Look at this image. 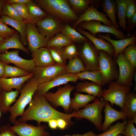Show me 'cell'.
Here are the masks:
<instances>
[{"label":"cell","instance_id":"cell-39","mask_svg":"<svg viewBox=\"0 0 136 136\" xmlns=\"http://www.w3.org/2000/svg\"><path fill=\"white\" fill-rule=\"evenodd\" d=\"M48 48L55 63L66 66L67 59L64 53V47H52Z\"/></svg>","mask_w":136,"mask_h":136},{"label":"cell","instance_id":"cell-36","mask_svg":"<svg viewBox=\"0 0 136 136\" xmlns=\"http://www.w3.org/2000/svg\"><path fill=\"white\" fill-rule=\"evenodd\" d=\"M86 70L78 56L69 60L65 66V73L76 74Z\"/></svg>","mask_w":136,"mask_h":136},{"label":"cell","instance_id":"cell-31","mask_svg":"<svg viewBox=\"0 0 136 136\" xmlns=\"http://www.w3.org/2000/svg\"><path fill=\"white\" fill-rule=\"evenodd\" d=\"M103 11L106 13L112 25L118 29L119 26L116 20L117 12L116 2L114 0H103L101 1L100 4Z\"/></svg>","mask_w":136,"mask_h":136},{"label":"cell","instance_id":"cell-54","mask_svg":"<svg viewBox=\"0 0 136 136\" xmlns=\"http://www.w3.org/2000/svg\"><path fill=\"white\" fill-rule=\"evenodd\" d=\"M5 64L0 60V77H2L4 74Z\"/></svg>","mask_w":136,"mask_h":136},{"label":"cell","instance_id":"cell-4","mask_svg":"<svg viewBox=\"0 0 136 136\" xmlns=\"http://www.w3.org/2000/svg\"><path fill=\"white\" fill-rule=\"evenodd\" d=\"M75 89V86L67 83L54 93L48 92L43 95L53 107H61L65 113H69L72 110L70 107L71 93Z\"/></svg>","mask_w":136,"mask_h":136},{"label":"cell","instance_id":"cell-5","mask_svg":"<svg viewBox=\"0 0 136 136\" xmlns=\"http://www.w3.org/2000/svg\"><path fill=\"white\" fill-rule=\"evenodd\" d=\"M78 51L77 56L82 61L86 70H99V51L88 40L82 43Z\"/></svg>","mask_w":136,"mask_h":136},{"label":"cell","instance_id":"cell-14","mask_svg":"<svg viewBox=\"0 0 136 136\" xmlns=\"http://www.w3.org/2000/svg\"><path fill=\"white\" fill-rule=\"evenodd\" d=\"M26 30L28 49L31 52L46 47L48 41L40 32L36 24L26 23Z\"/></svg>","mask_w":136,"mask_h":136},{"label":"cell","instance_id":"cell-30","mask_svg":"<svg viewBox=\"0 0 136 136\" xmlns=\"http://www.w3.org/2000/svg\"><path fill=\"white\" fill-rule=\"evenodd\" d=\"M25 4L29 15L35 24L47 16L46 12L33 0H29Z\"/></svg>","mask_w":136,"mask_h":136},{"label":"cell","instance_id":"cell-49","mask_svg":"<svg viewBox=\"0 0 136 136\" xmlns=\"http://www.w3.org/2000/svg\"><path fill=\"white\" fill-rule=\"evenodd\" d=\"M126 21V24L127 26L126 27V31L128 33L130 32L136 26V13L129 20Z\"/></svg>","mask_w":136,"mask_h":136},{"label":"cell","instance_id":"cell-60","mask_svg":"<svg viewBox=\"0 0 136 136\" xmlns=\"http://www.w3.org/2000/svg\"><path fill=\"white\" fill-rule=\"evenodd\" d=\"M2 90L0 88V94L1 93V92L2 91Z\"/></svg>","mask_w":136,"mask_h":136},{"label":"cell","instance_id":"cell-11","mask_svg":"<svg viewBox=\"0 0 136 136\" xmlns=\"http://www.w3.org/2000/svg\"><path fill=\"white\" fill-rule=\"evenodd\" d=\"M14 124L10 128L18 136H49V132L46 130L47 126L45 125L35 126L17 120Z\"/></svg>","mask_w":136,"mask_h":136},{"label":"cell","instance_id":"cell-9","mask_svg":"<svg viewBox=\"0 0 136 136\" xmlns=\"http://www.w3.org/2000/svg\"><path fill=\"white\" fill-rule=\"evenodd\" d=\"M79 27L83 30H87L90 31L92 35L95 36L96 34L101 32L111 33L118 39L121 40L127 38L122 31L116 28L112 25L108 26L101 24L98 21L94 20L88 21H84L78 25Z\"/></svg>","mask_w":136,"mask_h":136},{"label":"cell","instance_id":"cell-41","mask_svg":"<svg viewBox=\"0 0 136 136\" xmlns=\"http://www.w3.org/2000/svg\"><path fill=\"white\" fill-rule=\"evenodd\" d=\"M126 59L134 68L136 67V45L135 44L131 45L123 52Z\"/></svg>","mask_w":136,"mask_h":136},{"label":"cell","instance_id":"cell-12","mask_svg":"<svg viewBox=\"0 0 136 136\" xmlns=\"http://www.w3.org/2000/svg\"><path fill=\"white\" fill-rule=\"evenodd\" d=\"M19 52L17 50L0 54V60L5 64H13L29 73L32 72L36 66L33 60L21 58L19 55Z\"/></svg>","mask_w":136,"mask_h":136},{"label":"cell","instance_id":"cell-25","mask_svg":"<svg viewBox=\"0 0 136 136\" xmlns=\"http://www.w3.org/2000/svg\"><path fill=\"white\" fill-rule=\"evenodd\" d=\"M4 21L15 28L18 32L20 36L21 41L24 46L28 45L26 33V24L24 21L17 20L11 18L2 14L1 17Z\"/></svg>","mask_w":136,"mask_h":136},{"label":"cell","instance_id":"cell-28","mask_svg":"<svg viewBox=\"0 0 136 136\" xmlns=\"http://www.w3.org/2000/svg\"><path fill=\"white\" fill-rule=\"evenodd\" d=\"M33 1L43 9L47 14L52 16L59 20V0Z\"/></svg>","mask_w":136,"mask_h":136},{"label":"cell","instance_id":"cell-8","mask_svg":"<svg viewBox=\"0 0 136 136\" xmlns=\"http://www.w3.org/2000/svg\"><path fill=\"white\" fill-rule=\"evenodd\" d=\"M116 59L119 69L116 82L120 84L130 87L132 86L133 80L136 74L135 68L129 63L123 52L119 54Z\"/></svg>","mask_w":136,"mask_h":136},{"label":"cell","instance_id":"cell-57","mask_svg":"<svg viewBox=\"0 0 136 136\" xmlns=\"http://www.w3.org/2000/svg\"><path fill=\"white\" fill-rule=\"evenodd\" d=\"M5 40V39L0 37V44L4 42Z\"/></svg>","mask_w":136,"mask_h":136},{"label":"cell","instance_id":"cell-33","mask_svg":"<svg viewBox=\"0 0 136 136\" xmlns=\"http://www.w3.org/2000/svg\"><path fill=\"white\" fill-rule=\"evenodd\" d=\"M60 32L73 42L81 43L88 40L69 24H66L63 26Z\"/></svg>","mask_w":136,"mask_h":136},{"label":"cell","instance_id":"cell-23","mask_svg":"<svg viewBox=\"0 0 136 136\" xmlns=\"http://www.w3.org/2000/svg\"><path fill=\"white\" fill-rule=\"evenodd\" d=\"M75 89L77 92L86 93L98 98L101 96L103 90L101 85L92 82L86 81L78 83Z\"/></svg>","mask_w":136,"mask_h":136},{"label":"cell","instance_id":"cell-2","mask_svg":"<svg viewBox=\"0 0 136 136\" xmlns=\"http://www.w3.org/2000/svg\"><path fill=\"white\" fill-rule=\"evenodd\" d=\"M39 84L37 79L33 77L23 86L19 97L9 110L10 113L9 119L12 123L14 124L16 118L22 115L26 106L32 100Z\"/></svg>","mask_w":136,"mask_h":136},{"label":"cell","instance_id":"cell-17","mask_svg":"<svg viewBox=\"0 0 136 136\" xmlns=\"http://www.w3.org/2000/svg\"><path fill=\"white\" fill-rule=\"evenodd\" d=\"M96 35L99 38L107 41L112 44L114 50L113 57L115 59H116L119 53L122 52L128 46L135 44L136 42V36L135 35H132L129 37L118 40L111 38L108 33L103 35L100 33H98Z\"/></svg>","mask_w":136,"mask_h":136},{"label":"cell","instance_id":"cell-46","mask_svg":"<svg viewBox=\"0 0 136 136\" xmlns=\"http://www.w3.org/2000/svg\"><path fill=\"white\" fill-rule=\"evenodd\" d=\"M121 134L123 136H136V128L130 119L128 118L127 123Z\"/></svg>","mask_w":136,"mask_h":136},{"label":"cell","instance_id":"cell-38","mask_svg":"<svg viewBox=\"0 0 136 136\" xmlns=\"http://www.w3.org/2000/svg\"><path fill=\"white\" fill-rule=\"evenodd\" d=\"M30 73L17 66L5 64L4 73L2 77L7 78L8 77H22L27 76Z\"/></svg>","mask_w":136,"mask_h":136},{"label":"cell","instance_id":"cell-48","mask_svg":"<svg viewBox=\"0 0 136 136\" xmlns=\"http://www.w3.org/2000/svg\"><path fill=\"white\" fill-rule=\"evenodd\" d=\"M10 124L2 126L0 129V136H18L10 128Z\"/></svg>","mask_w":136,"mask_h":136},{"label":"cell","instance_id":"cell-19","mask_svg":"<svg viewBox=\"0 0 136 136\" xmlns=\"http://www.w3.org/2000/svg\"><path fill=\"white\" fill-rule=\"evenodd\" d=\"M33 77V74L31 72L27 76L22 77H0V88L7 92L11 91L13 89L20 91L24 83Z\"/></svg>","mask_w":136,"mask_h":136},{"label":"cell","instance_id":"cell-22","mask_svg":"<svg viewBox=\"0 0 136 136\" xmlns=\"http://www.w3.org/2000/svg\"><path fill=\"white\" fill-rule=\"evenodd\" d=\"M10 49L20 50L28 54H29L28 49L21 43L20 34L17 31L11 37L5 39L0 44V54L3 53Z\"/></svg>","mask_w":136,"mask_h":136},{"label":"cell","instance_id":"cell-40","mask_svg":"<svg viewBox=\"0 0 136 136\" xmlns=\"http://www.w3.org/2000/svg\"><path fill=\"white\" fill-rule=\"evenodd\" d=\"M127 122V120H123L121 122H118L114 125H111L106 131L97 134V136H118L124 130Z\"/></svg>","mask_w":136,"mask_h":136},{"label":"cell","instance_id":"cell-10","mask_svg":"<svg viewBox=\"0 0 136 136\" xmlns=\"http://www.w3.org/2000/svg\"><path fill=\"white\" fill-rule=\"evenodd\" d=\"M65 66L56 63L42 67L36 66L32 73L40 84L49 81L57 76L65 73Z\"/></svg>","mask_w":136,"mask_h":136},{"label":"cell","instance_id":"cell-59","mask_svg":"<svg viewBox=\"0 0 136 136\" xmlns=\"http://www.w3.org/2000/svg\"><path fill=\"white\" fill-rule=\"evenodd\" d=\"M118 136H123L121 134H119Z\"/></svg>","mask_w":136,"mask_h":136},{"label":"cell","instance_id":"cell-20","mask_svg":"<svg viewBox=\"0 0 136 136\" xmlns=\"http://www.w3.org/2000/svg\"><path fill=\"white\" fill-rule=\"evenodd\" d=\"M76 29L78 32L87 38L98 50L104 51L111 57L114 56V50L113 47L109 42L103 39L93 36L88 31H86L80 28H77Z\"/></svg>","mask_w":136,"mask_h":136},{"label":"cell","instance_id":"cell-34","mask_svg":"<svg viewBox=\"0 0 136 136\" xmlns=\"http://www.w3.org/2000/svg\"><path fill=\"white\" fill-rule=\"evenodd\" d=\"M76 75L81 79H86L101 86L105 85L103 75L98 70L93 71L86 70Z\"/></svg>","mask_w":136,"mask_h":136},{"label":"cell","instance_id":"cell-16","mask_svg":"<svg viewBox=\"0 0 136 136\" xmlns=\"http://www.w3.org/2000/svg\"><path fill=\"white\" fill-rule=\"evenodd\" d=\"M78 19L73 25V28H76L81 22L96 20L103 23L106 25H112L111 21L106 15L98 11L94 5H91L82 14L79 15Z\"/></svg>","mask_w":136,"mask_h":136},{"label":"cell","instance_id":"cell-29","mask_svg":"<svg viewBox=\"0 0 136 136\" xmlns=\"http://www.w3.org/2000/svg\"><path fill=\"white\" fill-rule=\"evenodd\" d=\"M79 17L70 7L68 1L59 0L58 18L59 20L69 22L76 21Z\"/></svg>","mask_w":136,"mask_h":136},{"label":"cell","instance_id":"cell-18","mask_svg":"<svg viewBox=\"0 0 136 136\" xmlns=\"http://www.w3.org/2000/svg\"><path fill=\"white\" fill-rule=\"evenodd\" d=\"M104 111L105 113V119L102 124V130L106 131L114 122L120 119L123 120L127 118L122 111H119L114 109L110 105L109 102L106 101Z\"/></svg>","mask_w":136,"mask_h":136},{"label":"cell","instance_id":"cell-50","mask_svg":"<svg viewBox=\"0 0 136 136\" xmlns=\"http://www.w3.org/2000/svg\"><path fill=\"white\" fill-rule=\"evenodd\" d=\"M57 121V127L61 130H64L69 125L63 119H59Z\"/></svg>","mask_w":136,"mask_h":136},{"label":"cell","instance_id":"cell-55","mask_svg":"<svg viewBox=\"0 0 136 136\" xmlns=\"http://www.w3.org/2000/svg\"><path fill=\"white\" fill-rule=\"evenodd\" d=\"M6 0H0V15H1L2 14V11L3 6L6 2Z\"/></svg>","mask_w":136,"mask_h":136},{"label":"cell","instance_id":"cell-43","mask_svg":"<svg viewBox=\"0 0 136 136\" xmlns=\"http://www.w3.org/2000/svg\"><path fill=\"white\" fill-rule=\"evenodd\" d=\"M12 5L16 9L20 16L26 23L35 24L29 15L25 4H13Z\"/></svg>","mask_w":136,"mask_h":136},{"label":"cell","instance_id":"cell-6","mask_svg":"<svg viewBox=\"0 0 136 136\" xmlns=\"http://www.w3.org/2000/svg\"><path fill=\"white\" fill-rule=\"evenodd\" d=\"M131 87L120 84L113 81L109 83L108 88L103 90L101 95L104 100L115 104L121 109L126 94L130 92Z\"/></svg>","mask_w":136,"mask_h":136},{"label":"cell","instance_id":"cell-58","mask_svg":"<svg viewBox=\"0 0 136 136\" xmlns=\"http://www.w3.org/2000/svg\"><path fill=\"white\" fill-rule=\"evenodd\" d=\"M62 136H72V135H71L68 134H66L63 135Z\"/></svg>","mask_w":136,"mask_h":136},{"label":"cell","instance_id":"cell-7","mask_svg":"<svg viewBox=\"0 0 136 136\" xmlns=\"http://www.w3.org/2000/svg\"><path fill=\"white\" fill-rule=\"evenodd\" d=\"M99 70L104 78L105 84L116 80L119 74L117 64L112 57L105 51H99Z\"/></svg>","mask_w":136,"mask_h":136},{"label":"cell","instance_id":"cell-32","mask_svg":"<svg viewBox=\"0 0 136 136\" xmlns=\"http://www.w3.org/2000/svg\"><path fill=\"white\" fill-rule=\"evenodd\" d=\"M101 0H69V3L72 6L73 10L76 14L81 15L92 4L98 8Z\"/></svg>","mask_w":136,"mask_h":136},{"label":"cell","instance_id":"cell-47","mask_svg":"<svg viewBox=\"0 0 136 136\" xmlns=\"http://www.w3.org/2000/svg\"><path fill=\"white\" fill-rule=\"evenodd\" d=\"M64 50L67 58L69 60L77 56L78 51L76 47L73 44L64 47Z\"/></svg>","mask_w":136,"mask_h":136},{"label":"cell","instance_id":"cell-42","mask_svg":"<svg viewBox=\"0 0 136 136\" xmlns=\"http://www.w3.org/2000/svg\"><path fill=\"white\" fill-rule=\"evenodd\" d=\"M2 14L11 18L19 21H24L14 7L12 4L6 2L3 6Z\"/></svg>","mask_w":136,"mask_h":136},{"label":"cell","instance_id":"cell-21","mask_svg":"<svg viewBox=\"0 0 136 136\" xmlns=\"http://www.w3.org/2000/svg\"><path fill=\"white\" fill-rule=\"evenodd\" d=\"M31 56L36 66L42 67L55 63L48 48H41L32 52Z\"/></svg>","mask_w":136,"mask_h":136},{"label":"cell","instance_id":"cell-15","mask_svg":"<svg viewBox=\"0 0 136 136\" xmlns=\"http://www.w3.org/2000/svg\"><path fill=\"white\" fill-rule=\"evenodd\" d=\"M81 79L76 74L64 73L50 80L39 84L36 92L44 95L51 89L69 82H76Z\"/></svg>","mask_w":136,"mask_h":136},{"label":"cell","instance_id":"cell-1","mask_svg":"<svg viewBox=\"0 0 136 136\" xmlns=\"http://www.w3.org/2000/svg\"><path fill=\"white\" fill-rule=\"evenodd\" d=\"M76 112L67 113L59 111L51 105L43 95L36 92L28 108L18 120L23 122L33 120L39 125L42 122H48L52 119H61L70 125L73 123L71 119L75 117Z\"/></svg>","mask_w":136,"mask_h":136},{"label":"cell","instance_id":"cell-37","mask_svg":"<svg viewBox=\"0 0 136 136\" xmlns=\"http://www.w3.org/2000/svg\"><path fill=\"white\" fill-rule=\"evenodd\" d=\"M118 23L123 30H126V0H115Z\"/></svg>","mask_w":136,"mask_h":136},{"label":"cell","instance_id":"cell-13","mask_svg":"<svg viewBox=\"0 0 136 136\" xmlns=\"http://www.w3.org/2000/svg\"><path fill=\"white\" fill-rule=\"evenodd\" d=\"M36 24L40 32L48 41L60 31L63 26L59 20L49 15Z\"/></svg>","mask_w":136,"mask_h":136},{"label":"cell","instance_id":"cell-35","mask_svg":"<svg viewBox=\"0 0 136 136\" xmlns=\"http://www.w3.org/2000/svg\"><path fill=\"white\" fill-rule=\"evenodd\" d=\"M73 42L61 32L56 34L47 42L46 47L48 48L52 47H64L73 44Z\"/></svg>","mask_w":136,"mask_h":136},{"label":"cell","instance_id":"cell-52","mask_svg":"<svg viewBox=\"0 0 136 136\" xmlns=\"http://www.w3.org/2000/svg\"><path fill=\"white\" fill-rule=\"evenodd\" d=\"M48 125L50 128L53 129H55L57 127V120L52 119L49 121L48 122Z\"/></svg>","mask_w":136,"mask_h":136},{"label":"cell","instance_id":"cell-26","mask_svg":"<svg viewBox=\"0 0 136 136\" xmlns=\"http://www.w3.org/2000/svg\"><path fill=\"white\" fill-rule=\"evenodd\" d=\"M96 97L89 94H84L76 91L74 93V97L71 99L70 107L74 111L85 108L89 103L94 100Z\"/></svg>","mask_w":136,"mask_h":136},{"label":"cell","instance_id":"cell-45","mask_svg":"<svg viewBox=\"0 0 136 136\" xmlns=\"http://www.w3.org/2000/svg\"><path fill=\"white\" fill-rule=\"evenodd\" d=\"M126 19L128 20L136 13V1L126 0Z\"/></svg>","mask_w":136,"mask_h":136},{"label":"cell","instance_id":"cell-44","mask_svg":"<svg viewBox=\"0 0 136 136\" xmlns=\"http://www.w3.org/2000/svg\"><path fill=\"white\" fill-rule=\"evenodd\" d=\"M15 32V30L9 28L0 18V37L5 39L11 37Z\"/></svg>","mask_w":136,"mask_h":136},{"label":"cell","instance_id":"cell-3","mask_svg":"<svg viewBox=\"0 0 136 136\" xmlns=\"http://www.w3.org/2000/svg\"><path fill=\"white\" fill-rule=\"evenodd\" d=\"M105 102L104 100H101L97 97L92 103L88 104L83 109L76 111L75 117L78 119H87L94 124L98 130L101 131V112Z\"/></svg>","mask_w":136,"mask_h":136},{"label":"cell","instance_id":"cell-53","mask_svg":"<svg viewBox=\"0 0 136 136\" xmlns=\"http://www.w3.org/2000/svg\"><path fill=\"white\" fill-rule=\"evenodd\" d=\"M97 135L93 131H90L83 134H74L72 135V136H97Z\"/></svg>","mask_w":136,"mask_h":136},{"label":"cell","instance_id":"cell-61","mask_svg":"<svg viewBox=\"0 0 136 136\" xmlns=\"http://www.w3.org/2000/svg\"><path fill=\"white\" fill-rule=\"evenodd\" d=\"M1 112L0 111V117H1Z\"/></svg>","mask_w":136,"mask_h":136},{"label":"cell","instance_id":"cell-51","mask_svg":"<svg viewBox=\"0 0 136 136\" xmlns=\"http://www.w3.org/2000/svg\"><path fill=\"white\" fill-rule=\"evenodd\" d=\"M29 0H7L6 2L8 4H25L28 2Z\"/></svg>","mask_w":136,"mask_h":136},{"label":"cell","instance_id":"cell-24","mask_svg":"<svg viewBox=\"0 0 136 136\" xmlns=\"http://www.w3.org/2000/svg\"><path fill=\"white\" fill-rule=\"evenodd\" d=\"M20 92L17 90L9 92L2 90L0 94V111L4 114L9 112L11 105L16 102Z\"/></svg>","mask_w":136,"mask_h":136},{"label":"cell","instance_id":"cell-27","mask_svg":"<svg viewBox=\"0 0 136 136\" xmlns=\"http://www.w3.org/2000/svg\"><path fill=\"white\" fill-rule=\"evenodd\" d=\"M127 118L131 119L136 117V94L129 92L126 95L121 109Z\"/></svg>","mask_w":136,"mask_h":136},{"label":"cell","instance_id":"cell-56","mask_svg":"<svg viewBox=\"0 0 136 136\" xmlns=\"http://www.w3.org/2000/svg\"><path fill=\"white\" fill-rule=\"evenodd\" d=\"M131 121L133 123H136V117H135L131 119Z\"/></svg>","mask_w":136,"mask_h":136}]
</instances>
